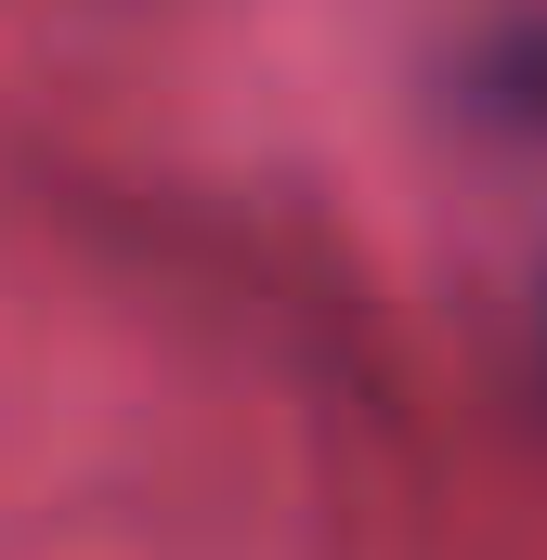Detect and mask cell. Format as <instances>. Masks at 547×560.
<instances>
[{"label": "cell", "mask_w": 547, "mask_h": 560, "mask_svg": "<svg viewBox=\"0 0 547 560\" xmlns=\"http://www.w3.org/2000/svg\"><path fill=\"white\" fill-rule=\"evenodd\" d=\"M496 105H522V118H547V13L496 52Z\"/></svg>", "instance_id": "1"}]
</instances>
